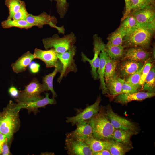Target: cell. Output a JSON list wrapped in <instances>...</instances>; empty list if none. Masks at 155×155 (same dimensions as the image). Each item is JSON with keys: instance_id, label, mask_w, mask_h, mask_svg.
Here are the masks:
<instances>
[{"instance_id": "35", "label": "cell", "mask_w": 155, "mask_h": 155, "mask_svg": "<svg viewBox=\"0 0 155 155\" xmlns=\"http://www.w3.org/2000/svg\"><path fill=\"white\" fill-rule=\"evenodd\" d=\"M131 10L133 11L144 8L153 2L151 0H130Z\"/></svg>"}, {"instance_id": "17", "label": "cell", "mask_w": 155, "mask_h": 155, "mask_svg": "<svg viewBox=\"0 0 155 155\" xmlns=\"http://www.w3.org/2000/svg\"><path fill=\"white\" fill-rule=\"evenodd\" d=\"M144 64L141 62L127 60L121 63L119 69L121 77L125 78L138 71Z\"/></svg>"}, {"instance_id": "23", "label": "cell", "mask_w": 155, "mask_h": 155, "mask_svg": "<svg viewBox=\"0 0 155 155\" xmlns=\"http://www.w3.org/2000/svg\"><path fill=\"white\" fill-rule=\"evenodd\" d=\"M125 81L124 79L119 78L115 74L106 84L110 94L114 95L119 94L122 86Z\"/></svg>"}, {"instance_id": "9", "label": "cell", "mask_w": 155, "mask_h": 155, "mask_svg": "<svg viewBox=\"0 0 155 155\" xmlns=\"http://www.w3.org/2000/svg\"><path fill=\"white\" fill-rule=\"evenodd\" d=\"M101 101V96H99L93 104L80 111L76 115L66 117V122L70 123L72 126H74L78 123L89 119L99 111Z\"/></svg>"}, {"instance_id": "28", "label": "cell", "mask_w": 155, "mask_h": 155, "mask_svg": "<svg viewBox=\"0 0 155 155\" xmlns=\"http://www.w3.org/2000/svg\"><path fill=\"white\" fill-rule=\"evenodd\" d=\"M106 51L110 57L115 60L121 57L124 52V46L107 44L105 45Z\"/></svg>"}, {"instance_id": "13", "label": "cell", "mask_w": 155, "mask_h": 155, "mask_svg": "<svg viewBox=\"0 0 155 155\" xmlns=\"http://www.w3.org/2000/svg\"><path fill=\"white\" fill-rule=\"evenodd\" d=\"M57 54L53 48L45 50L36 48L33 54L35 59L41 60L45 63L46 67L51 68L56 67L60 62Z\"/></svg>"}, {"instance_id": "10", "label": "cell", "mask_w": 155, "mask_h": 155, "mask_svg": "<svg viewBox=\"0 0 155 155\" xmlns=\"http://www.w3.org/2000/svg\"><path fill=\"white\" fill-rule=\"evenodd\" d=\"M65 149L70 155H93L88 146L84 141L66 138Z\"/></svg>"}, {"instance_id": "47", "label": "cell", "mask_w": 155, "mask_h": 155, "mask_svg": "<svg viewBox=\"0 0 155 155\" xmlns=\"http://www.w3.org/2000/svg\"><path fill=\"white\" fill-rule=\"evenodd\" d=\"M53 0H50V1H52Z\"/></svg>"}, {"instance_id": "2", "label": "cell", "mask_w": 155, "mask_h": 155, "mask_svg": "<svg viewBox=\"0 0 155 155\" xmlns=\"http://www.w3.org/2000/svg\"><path fill=\"white\" fill-rule=\"evenodd\" d=\"M16 104L10 100L7 107L0 115V133L9 141L20 126L19 112Z\"/></svg>"}, {"instance_id": "4", "label": "cell", "mask_w": 155, "mask_h": 155, "mask_svg": "<svg viewBox=\"0 0 155 155\" xmlns=\"http://www.w3.org/2000/svg\"><path fill=\"white\" fill-rule=\"evenodd\" d=\"M76 41L75 35L71 32L62 37L57 34H54L52 37L43 39L42 42L46 50L53 48L57 53H62L72 48Z\"/></svg>"}, {"instance_id": "12", "label": "cell", "mask_w": 155, "mask_h": 155, "mask_svg": "<svg viewBox=\"0 0 155 155\" xmlns=\"http://www.w3.org/2000/svg\"><path fill=\"white\" fill-rule=\"evenodd\" d=\"M76 129L66 135V138L84 141L92 136V127L88 120L77 123Z\"/></svg>"}, {"instance_id": "16", "label": "cell", "mask_w": 155, "mask_h": 155, "mask_svg": "<svg viewBox=\"0 0 155 155\" xmlns=\"http://www.w3.org/2000/svg\"><path fill=\"white\" fill-rule=\"evenodd\" d=\"M154 92H140L133 93L119 94L115 98V102L125 104L133 101H140L155 96Z\"/></svg>"}, {"instance_id": "11", "label": "cell", "mask_w": 155, "mask_h": 155, "mask_svg": "<svg viewBox=\"0 0 155 155\" xmlns=\"http://www.w3.org/2000/svg\"><path fill=\"white\" fill-rule=\"evenodd\" d=\"M107 117L114 128L136 131V127L129 120L116 114L110 105L107 106L105 111Z\"/></svg>"}, {"instance_id": "14", "label": "cell", "mask_w": 155, "mask_h": 155, "mask_svg": "<svg viewBox=\"0 0 155 155\" xmlns=\"http://www.w3.org/2000/svg\"><path fill=\"white\" fill-rule=\"evenodd\" d=\"M45 96L39 99L28 102H17L16 104V108L19 110L22 108L27 109L28 112H36L38 108H45L48 104H54L56 103L55 98H50L49 97V94L45 93Z\"/></svg>"}, {"instance_id": "19", "label": "cell", "mask_w": 155, "mask_h": 155, "mask_svg": "<svg viewBox=\"0 0 155 155\" xmlns=\"http://www.w3.org/2000/svg\"><path fill=\"white\" fill-rule=\"evenodd\" d=\"M105 47V46L102 49L99 55L100 62L97 72L98 78L100 80V89L103 94L107 93L108 91L104 78L105 65L108 56Z\"/></svg>"}, {"instance_id": "27", "label": "cell", "mask_w": 155, "mask_h": 155, "mask_svg": "<svg viewBox=\"0 0 155 155\" xmlns=\"http://www.w3.org/2000/svg\"><path fill=\"white\" fill-rule=\"evenodd\" d=\"M88 146L93 153L106 149V140H97L92 136L84 141Z\"/></svg>"}, {"instance_id": "42", "label": "cell", "mask_w": 155, "mask_h": 155, "mask_svg": "<svg viewBox=\"0 0 155 155\" xmlns=\"http://www.w3.org/2000/svg\"><path fill=\"white\" fill-rule=\"evenodd\" d=\"M9 92L12 97L16 98L18 96L19 91L15 87L12 86L9 89Z\"/></svg>"}, {"instance_id": "22", "label": "cell", "mask_w": 155, "mask_h": 155, "mask_svg": "<svg viewBox=\"0 0 155 155\" xmlns=\"http://www.w3.org/2000/svg\"><path fill=\"white\" fill-rule=\"evenodd\" d=\"M106 149L111 155H123L131 149L130 146L125 145L113 140H106Z\"/></svg>"}, {"instance_id": "40", "label": "cell", "mask_w": 155, "mask_h": 155, "mask_svg": "<svg viewBox=\"0 0 155 155\" xmlns=\"http://www.w3.org/2000/svg\"><path fill=\"white\" fill-rule=\"evenodd\" d=\"M40 65L34 62H31L29 65L30 70L32 73H38Z\"/></svg>"}, {"instance_id": "32", "label": "cell", "mask_w": 155, "mask_h": 155, "mask_svg": "<svg viewBox=\"0 0 155 155\" xmlns=\"http://www.w3.org/2000/svg\"><path fill=\"white\" fill-rule=\"evenodd\" d=\"M120 27L127 31L131 28L138 25L135 17L131 14H129L123 20Z\"/></svg>"}, {"instance_id": "25", "label": "cell", "mask_w": 155, "mask_h": 155, "mask_svg": "<svg viewBox=\"0 0 155 155\" xmlns=\"http://www.w3.org/2000/svg\"><path fill=\"white\" fill-rule=\"evenodd\" d=\"M2 27L5 29L11 27H17L21 29H28L33 26L28 22L26 20H20L7 19L1 23Z\"/></svg>"}, {"instance_id": "3", "label": "cell", "mask_w": 155, "mask_h": 155, "mask_svg": "<svg viewBox=\"0 0 155 155\" xmlns=\"http://www.w3.org/2000/svg\"><path fill=\"white\" fill-rule=\"evenodd\" d=\"M92 127L93 137L98 140H113V133L115 129L108 119L102 108L88 120Z\"/></svg>"}, {"instance_id": "43", "label": "cell", "mask_w": 155, "mask_h": 155, "mask_svg": "<svg viewBox=\"0 0 155 155\" xmlns=\"http://www.w3.org/2000/svg\"><path fill=\"white\" fill-rule=\"evenodd\" d=\"M93 155H111L110 152L106 149H104L99 151L94 152Z\"/></svg>"}, {"instance_id": "36", "label": "cell", "mask_w": 155, "mask_h": 155, "mask_svg": "<svg viewBox=\"0 0 155 155\" xmlns=\"http://www.w3.org/2000/svg\"><path fill=\"white\" fill-rule=\"evenodd\" d=\"M29 14L24 3L20 9L14 14L12 19L17 20H26Z\"/></svg>"}, {"instance_id": "29", "label": "cell", "mask_w": 155, "mask_h": 155, "mask_svg": "<svg viewBox=\"0 0 155 155\" xmlns=\"http://www.w3.org/2000/svg\"><path fill=\"white\" fill-rule=\"evenodd\" d=\"M143 90L150 92H154L155 88V69L151 67L147 75L143 86Z\"/></svg>"}, {"instance_id": "15", "label": "cell", "mask_w": 155, "mask_h": 155, "mask_svg": "<svg viewBox=\"0 0 155 155\" xmlns=\"http://www.w3.org/2000/svg\"><path fill=\"white\" fill-rule=\"evenodd\" d=\"M131 14L135 17L139 24L155 22V8L152 4L144 8L133 11Z\"/></svg>"}, {"instance_id": "30", "label": "cell", "mask_w": 155, "mask_h": 155, "mask_svg": "<svg viewBox=\"0 0 155 155\" xmlns=\"http://www.w3.org/2000/svg\"><path fill=\"white\" fill-rule=\"evenodd\" d=\"M117 62L111 58L108 55L105 67L104 78L106 83L116 74Z\"/></svg>"}, {"instance_id": "5", "label": "cell", "mask_w": 155, "mask_h": 155, "mask_svg": "<svg viewBox=\"0 0 155 155\" xmlns=\"http://www.w3.org/2000/svg\"><path fill=\"white\" fill-rule=\"evenodd\" d=\"M46 91H48L46 85L43 83H40L36 78H34L23 90L19 91L16 101L17 102L35 101L44 97L41 94Z\"/></svg>"}, {"instance_id": "20", "label": "cell", "mask_w": 155, "mask_h": 155, "mask_svg": "<svg viewBox=\"0 0 155 155\" xmlns=\"http://www.w3.org/2000/svg\"><path fill=\"white\" fill-rule=\"evenodd\" d=\"M34 59L33 54L30 51L26 52L11 65L13 71L18 73L25 71L30 63Z\"/></svg>"}, {"instance_id": "41", "label": "cell", "mask_w": 155, "mask_h": 155, "mask_svg": "<svg viewBox=\"0 0 155 155\" xmlns=\"http://www.w3.org/2000/svg\"><path fill=\"white\" fill-rule=\"evenodd\" d=\"M8 141L7 139L3 143L2 149L1 154L3 155H9L10 154V152L8 145Z\"/></svg>"}, {"instance_id": "37", "label": "cell", "mask_w": 155, "mask_h": 155, "mask_svg": "<svg viewBox=\"0 0 155 155\" xmlns=\"http://www.w3.org/2000/svg\"><path fill=\"white\" fill-rule=\"evenodd\" d=\"M150 60H149L144 64L140 80V84L143 87L145 78L149 73L152 65Z\"/></svg>"}, {"instance_id": "39", "label": "cell", "mask_w": 155, "mask_h": 155, "mask_svg": "<svg viewBox=\"0 0 155 155\" xmlns=\"http://www.w3.org/2000/svg\"><path fill=\"white\" fill-rule=\"evenodd\" d=\"M125 11L121 20H123L130 13L131 10V3L130 0H125Z\"/></svg>"}, {"instance_id": "31", "label": "cell", "mask_w": 155, "mask_h": 155, "mask_svg": "<svg viewBox=\"0 0 155 155\" xmlns=\"http://www.w3.org/2000/svg\"><path fill=\"white\" fill-rule=\"evenodd\" d=\"M24 3L21 0H5V4L9 10V14L7 19H12L14 14Z\"/></svg>"}, {"instance_id": "1", "label": "cell", "mask_w": 155, "mask_h": 155, "mask_svg": "<svg viewBox=\"0 0 155 155\" xmlns=\"http://www.w3.org/2000/svg\"><path fill=\"white\" fill-rule=\"evenodd\" d=\"M155 22L139 24L128 30L124 37L123 43L125 46L149 47L155 31Z\"/></svg>"}, {"instance_id": "34", "label": "cell", "mask_w": 155, "mask_h": 155, "mask_svg": "<svg viewBox=\"0 0 155 155\" xmlns=\"http://www.w3.org/2000/svg\"><path fill=\"white\" fill-rule=\"evenodd\" d=\"M144 65L137 72L134 73L127 79L125 81L128 83L139 89L141 87L140 83L141 76Z\"/></svg>"}, {"instance_id": "18", "label": "cell", "mask_w": 155, "mask_h": 155, "mask_svg": "<svg viewBox=\"0 0 155 155\" xmlns=\"http://www.w3.org/2000/svg\"><path fill=\"white\" fill-rule=\"evenodd\" d=\"M150 53L140 46H135L127 50L124 55V58L137 62L145 61L150 56Z\"/></svg>"}, {"instance_id": "46", "label": "cell", "mask_w": 155, "mask_h": 155, "mask_svg": "<svg viewBox=\"0 0 155 155\" xmlns=\"http://www.w3.org/2000/svg\"><path fill=\"white\" fill-rule=\"evenodd\" d=\"M152 2H153L154 0H151Z\"/></svg>"}, {"instance_id": "45", "label": "cell", "mask_w": 155, "mask_h": 155, "mask_svg": "<svg viewBox=\"0 0 155 155\" xmlns=\"http://www.w3.org/2000/svg\"><path fill=\"white\" fill-rule=\"evenodd\" d=\"M3 143L0 142V154H1L2 147Z\"/></svg>"}, {"instance_id": "26", "label": "cell", "mask_w": 155, "mask_h": 155, "mask_svg": "<svg viewBox=\"0 0 155 155\" xmlns=\"http://www.w3.org/2000/svg\"><path fill=\"white\" fill-rule=\"evenodd\" d=\"M127 32L126 31L119 26L109 36L107 44L115 45H122L123 38Z\"/></svg>"}, {"instance_id": "7", "label": "cell", "mask_w": 155, "mask_h": 155, "mask_svg": "<svg viewBox=\"0 0 155 155\" xmlns=\"http://www.w3.org/2000/svg\"><path fill=\"white\" fill-rule=\"evenodd\" d=\"M26 20L33 26L41 28L44 25H48L51 27L56 29L59 34H63L65 33L64 26H57V21L56 18L54 16L49 15L45 12H43L38 16L29 14Z\"/></svg>"}, {"instance_id": "33", "label": "cell", "mask_w": 155, "mask_h": 155, "mask_svg": "<svg viewBox=\"0 0 155 155\" xmlns=\"http://www.w3.org/2000/svg\"><path fill=\"white\" fill-rule=\"evenodd\" d=\"M56 2L57 12L61 19L63 18L67 12L69 6L67 0H54Z\"/></svg>"}, {"instance_id": "44", "label": "cell", "mask_w": 155, "mask_h": 155, "mask_svg": "<svg viewBox=\"0 0 155 155\" xmlns=\"http://www.w3.org/2000/svg\"><path fill=\"white\" fill-rule=\"evenodd\" d=\"M7 139L4 135L0 133V142L4 143Z\"/></svg>"}, {"instance_id": "24", "label": "cell", "mask_w": 155, "mask_h": 155, "mask_svg": "<svg viewBox=\"0 0 155 155\" xmlns=\"http://www.w3.org/2000/svg\"><path fill=\"white\" fill-rule=\"evenodd\" d=\"M62 64L60 63L56 67L51 73L45 75L43 78L42 83L46 85L48 91H50L52 93L53 98L57 96L56 93L55 91L53 86V81L54 77L58 72L60 73L62 69Z\"/></svg>"}, {"instance_id": "48", "label": "cell", "mask_w": 155, "mask_h": 155, "mask_svg": "<svg viewBox=\"0 0 155 155\" xmlns=\"http://www.w3.org/2000/svg\"></svg>"}, {"instance_id": "6", "label": "cell", "mask_w": 155, "mask_h": 155, "mask_svg": "<svg viewBox=\"0 0 155 155\" xmlns=\"http://www.w3.org/2000/svg\"><path fill=\"white\" fill-rule=\"evenodd\" d=\"M76 51V47L74 45L68 51L62 53H57V57L62 64V69L57 82L60 83L64 77L70 72H76L77 65L74 59Z\"/></svg>"}, {"instance_id": "8", "label": "cell", "mask_w": 155, "mask_h": 155, "mask_svg": "<svg viewBox=\"0 0 155 155\" xmlns=\"http://www.w3.org/2000/svg\"><path fill=\"white\" fill-rule=\"evenodd\" d=\"M93 45L94 56L93 58L91 60L83 53H81L82 60L84 62H88L90 64L91 67V74L94 80L98 78L97 72L100 62L99 57V54L102 49L105 46L101 39L96 35L93 36Z\"/></svg>"}, {"instance_id": "21", "label": "cell", "mask_w": 155, "mask_h": 155, "mask_svg": "<svg viewBox=\"0 0 155 155\" xmlns=\"http://www.w3.org/2000/svg\"><path fill=\"white\" fill-rule=\"evenodd\" d=\"M136 133V131H133L116 129L113 133V140L131 147V137Z\"/></svg>"}, {"instance_id": "38", "label": "cell", "mask_w": 155, "mask_h": 155, "mask_svg": "<svg viewBox=\"0 0 155 155\" xmlns=\"http://www.w3.org/2000/svg\"><path fill=\"white\" fill-rule=\"evenodd\" d=\"M138 89L137 88L128 83L125 80L122 86L120 94H128L137 92L138 91Z\"/></svg>"}]
</instances>
